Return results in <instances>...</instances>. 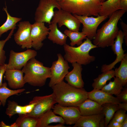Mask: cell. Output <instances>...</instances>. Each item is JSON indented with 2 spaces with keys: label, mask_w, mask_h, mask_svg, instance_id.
Wrapping results in <instances>:
<instances>
[{
  "label": "cell",
  "mask_w": 127,
  "mask_h": 127,
  "mask_svg": "<svg viewBox=\"0 0 127 127\" xmlns=\"http://www.w3.org/2000/svg\"><path fill=\"white\" fill-rule=\"evenodd\" d=\"M3 9L7 14V18L5 22L0 27V38L3 34L7 32L8 31L13 29H16V23L22 19L21 18L11 16L8 12L6 5L5 7H4Z\"/></svg>",
  "instance_id": "29"
},
{
  "label": "cell",
  "mask_w": 127,
  "mask_h": 127,
  "mask_svg": "<svg viewBox=\"0 0 127 127\" xmlns=\"http://www.w3.org/2000/svg\"><path fill=\"white\" fill-rule=\"evenodd\" d=\"M49 31V28L45 25L44 22H35L31 24V37L32 47L35 50H39L43 47V42L46 38Z\"/></svg>",
  "instance_id": "13"
},
{
  "label": "cell",
  "mask_w": 127,
  "mask_h": 127,
  "mask_svg": "<svg viewBox=\"0 0 127 127\" xmlns=\"http://www.w3.org/2000/svg\"><path fill=\"white\" fill-rule=\"evenodd\" d=\"M52 109L54 113L60 115L67 125L75 124L81 116L78 107H65L56 104Z\"/></svg>",
  "instance_id": "14"
},
{
  "label": "cell",
  "mask_w": 127,
  "mask_h": 127,
  "mask_svg": "<svg viewBox=\"0 0 127 127\" xmlns=\"http://www.w3.org/2000/svg\"><path fill=\"white\" fill-rule=\"evenodd\" d=\"M57 24L55 23L49 24L48 38L54 44L63 46L66 44L67 37L59 29Z\"/></svg>",
  "instance_id": "22"
},
{
  "label": "cell",
  "mask_w": 127,
  "mask_h": 127,
  "mask_svg": "<svg viewBox=\"0 0 127 127\" xmlns=\"http://www.w3.org/2000/svg\"><path fill=\"white\" fill-rule=\"evenodd\" d=\"M51 87L57 103L62 106L78 107L88 99L87 92L83 88L74 87L64 80Z\"/></svg>",
  "instance_id": "1"
},
{
  "label": "cell",
  "mask_w": 127,
  "mask_h": 127,
  "mask_svg": "<svg viewBox=\"0 0 127 127\" xmlns=\"http://www.w3.org/2000/svg\"><path fill=\"white\" fill-rule=\"evenodd\" d=\"M127 116L126 111L119 109L115 112L112 119L121 124Z\"/></svg>",
  "instance_id": "34"
},
{
  "label": "cell",
  "mask_w": 127,
  "mask_h": 127,
  "mask_svg": "<svg viewBox=\"0 0 127 127\" xmlns=\"http://www.w3.org/2000/svg\"><path fill=\"white\" fill-rule=\"evenodd\" d=\"M120 0H107L102 3L99 15L109 17L115 12L121 10Z\"/></svg>",
  "instance_id": "24"
},
{
  "label": "cell",
  "mask_w": 127,
  "mask_h": 127,
  "mask_svg": "<svg viewBox=\"0 0 127 127\" xmlns=\"http://www.w3.org/2000/svg\"><path fill=\"white\" fill-rule=\"evenodd\" d=\"M105 119L104 117L102 118L100 121L99 127H105Z\"/></svg>",
  "instance_id": "41"
},
{
  "label": "cell",
  "mask_w": 127,
  "mask_h": 127,
  "mask_svg": "<svg viewBox=\"0 0 127 127\" xmlns=\"http://www.w3.org/2000/svg\"><path fill=\"white\" fill-rule=\"evenodd\" d=\"M7 84L6 82L3 83L0 87V101L3 106H5L7 99L10 96L18 95L19 93L24 92L25 90L24 88H20L16 90H12L7 87Z\"/></svg>",
  "instance_id": "28"
},
{
  "label": "cell",
  "mask_w": 127,
  "mask_h": 127,
  "mask_svg": "<svg viewBox=\"0 0 127 127\" xmlns=\"http://www.w3.org/2000/svg\"><path fill=\"white\" fill-rule=\"evenodd\" d=\"M71 64L73 69L66 75L65 79L67 83L74 87L83 88L84 83L82 78V66L76 62Z\"/></svg>",
  "instance_id": "17"
},
{
  "label": "cell",
  "mask_w": 127,
  "mask_h": 127,
  "mask_svg": "<svg viewBox=\"0 0 127 127\" xmlns=\"http://www.w3.org/2000/svg\"><path fill=\"white\" fill-rule=\"evenodd\" d=\"M99 0L101 3H102L103 2H104V1H105L106 0Z\"/></svg>",
  "instance_id": "45"
},
{
  "label": "cell",
  "mask_w": 127,
  "mask_h": 127,
  "mask_svg": "<svg viewBox=\"0 0 127 127\" xmlns=\"http://www.w3.org/2000/svg\"><path fill=\"white\" fill-rule=\"evenodd\" d=\"M0 127H11L10 125H7L3 121H2L0 122Z\"/></svg>",
  "instance_id": "44"
},
{
  "label": "cell",
  "mask_w": 127,
  "mask_h": 127,
  "mask_svg": "<svg viewBox=\"0 0 127 127\" xmlns=\"http://www.w3.org/2000/svg\"><path fill=\"white\" fill-rule=\"evenodd\" d=\"M23 73L21 70L7 69L4 73V78L11 88L20 89L24 86Z\"/></svg>",
  "instance_id": "16"
},
{
  "label": "cell",
  "mask_w": 127,
  "mask_h": 127,
  "mask_svg": "<svg viewBox=\"0 0 127 127\" xmlns=\"http://www.w3.org/2000/svg\"><path fill=\"white\" fill-rule=\"evenodd\" d=\"M12 1H13L14 0H12Z\"/></svg>",
  "instance_id": "48"
},
{
  "label": "cell",
  "mask_w": 127,
  "mask_h": 127,
  "mask_svg": "<svg viewBox=\"0 0 127 127\" xmlns=\"http://www.w3.org/2000/svg\"><path fill=\"white\" fill-rule=\"evenodd\" d=\"M115 77L114 70L112 69L102 72L93 79L92 86L94 89L101 90L105 85L107 81L110 80Z\"/></svg>",
  "instance_id": "25"
},
{
  "label": "cell",
  "mask_w": 127,
  "mask_h": 127,
  "mask_svg": "<svg viewBox=\"0 0 127 127\" xmlns=\"http://www.w3.org/2000/svg\"><path fill=\"white\" fill-rule=\"evenodd\" d=\"M121 127H127V116L121 123Z\"/></svg>",
  "instance_id": "42"
},
{
  "label": "cell",
  "mask_w": 127,
  "mask_h": 127,
  "mask_svg": "<svg viewBox=\"0 0 127 127\" xmlns=\"http://www.w3.org/2000/svg\"><path fill=\"white\" fill-rule=\"evenodd\" d=\"M37 55L36 51L31 49L20 52L11 50L7 68L21 70L30 60L35 58Z\"/></svg>",
  "instance_id": "11"
},
{
  "label": "cell",
  "mask_w": 127,
  "mask_h": 127,
  "mask_svg": "<svg viewBox=\"0 0 127 127\" xmlns=\"http://www.w3.org/2000/svg\"><path fill=\"white\" fill-rule=\"evenodd\" d=\"M21 70L24 74L25 83L33 86H43L47 79L51 77L50 68L44 66L43 63L35 58L30 60Z\"/></svg>",
  "instance_id": "3"
},
{
  "label": "cell",
  "mask_w": 127,
  "mask_h": 127,
  "mask_svg": "<svg viewBox=\"0 0 127 127\" xmlns=\"http://www.w3.org/2000/svg\"><path fill=\"white\" fill-rule=\"evenodd\" d=\"M55 8L61 9L58 2L55 0H40L35 12V22L50 24Z\"/></svg>",
  "instance_id": "6"
},
{
  "label": "cell",
  "mask_w": 127,
  "mask_h": 127,
  "mask_svg": "<svg viewBox=\"0 0 127 127\" xmlns=\"http://www.w3.org/2000/svg\"><path fill=\"white\" fill-rule=\"evenodd\" d=\"M35 102L36 104L32 111L26 115L38 118L48 111L52 109L57 103L53 94L44 96L34 97L29 103Z\"/></svg>",
  "instance_id": "8"
},
{
  "label": "cell",
  "mask_w": 127,
  "mask_h": 127,
  "mask_svg": "<svg viewBox=\"0 0 127 127\" xmlns=\"http://www.w3.org/2000/svg\"><path fill=\"white\" fill-rule=\"evenodd\" d=\"M113 81H110L109 83L105 85L101 90L109 94L119 95L123 89V84L121 80L118 78L114 77Z\"/></svg>",
  "instance_id": "27"
},
{
  "label": "cell",
  "mask_w": 127,
  "mask_h": 127,
  "mask_svg": "<svg viewBox=\"0 0 127 127\" xmlns=\"http://www.w3.org/2000/svg\"><path fill=\"white\" fill-rule=\"evenodd\" d=\"M104 117L102 113L86 116H81L73 127H99L101 119Z\"/></svg>",
  "instance_id": "21"
},
{
  "label": "cell",
  "mask_w": 127,
  "mask_h": 127,
  "mask_svg": "<svg viewBox=\"0 0 127 127\" xmlns=\"http://www.w3.org/2000/svg\"><path fill=\"white\" fill-rule=\"evenodd\" d=\"M57 60L52 62L50 67L51 77L48 86L51 87L64 80L70 68L68 62L61 54H57Z\"/></svg>",
  "instance_id": "7"
},
{
  "label": "cell",
  "mask_w": 127,
  "mask_h": 127,
  "mask_svg": "<svg viewBox=\"0 0 127 127\" xmlns=\"http://www.w3.org/2000/svg\"><path fill=\"white\" fill-rule=\"evenodd\" d=\"M35 104L36 103L34 102L22 106L15 101L9 100L8 101L5 113L10 118L16 114H26L32 111Z\"/></svg>",
  "instance_id": "20"
},
{
  "label": "cell",
  "mask_w": 127,
  "mask_h": 127,
  "mask_svg": "<svg viewBox=\"0 0 127 127\" xmlns=\"http://www.w3.org/2000/svg\"><path fill=\"white\" fill-rule=\"evenodd\" d=\"M16 121L10 125L11 127H36L38 118L26 114H18Z\"/></svg>",
  "instance_id": "26"
},
{
  "label": "cell",
  "mask_w": 127,
  "mask_h": 127,
  "mask_svg": "<svg viewBox=\"0 0 127 127\" xmlns=\"http://www.w3.org/2000/svg\"><path fill=\"white\" fill-rule=\"evenodd\" d=\"M64 124L61 123L59 124L54 125H48L47 127H65L66 126L64 125Z\"/></svg>",
  "instance_id": "43"
},
{
  "label": "cell",
  "mask_w": 127,
  "mask_h": 127,
  "mask_svg": "<svg viewBox=\"0 0 127 127\" xmlns=\"http://www.w3.org/2000/svg\"><path fill=\"white\" fill-rule=\"evenodd\" d=\"M51 23H57L59 27L64 25L71 31L79 30L81 23L79 20L71 13L62 9L55 11Z\"/></svg>",
  "instance_id": "10"
},
{
  "label": "cell",
  "mask_w": 127,
  "mask_h": 127,
  "mask_svg": "<svg viewBox=\"0 0 127 127\" xmlns=\"http://www.w3.org/2000/svg\"><path fill=\"white\" fill-rule=\"evenodd\" d=\"M119 67L114 70L115 77L119 78L122 82L123 86L127 82V54L125 55L122 60Z\"/></svg>",
  "instance_id": "30"
},
{
  "label": "cell",
  "mask_w": 127,
  "mask_h": 127,
  "mask_svg": "<svg viewBox=\"0 0 127 127\" xmlns=\"http://www.w3.org/2000/svg\"><path fill=\"white\" fill-rule=\"evenodd\" d=\"M119 107V109H122L127 111V103H120L118 104Z\"/></svg>",
  "instance_id": "40"
},
{
  "label": "cell",
  "mask_w": 127,
  "mask_h": 127,
  "mask_svg": "<svg viewBox=\"0 0 127 127\" xmlns=\"http://www.w3.org/2000/svg\"><path fill=\"white\" fill-rule=\"evenodd\" d=\"M120 24L123 30V32L124 36V39L126 45H127V25L123 21L121 20Z\"/></svg>",
  "instance_id": "36"
},
{
  "label": "cell",
  "mask_w": 127,
  "mask_h": 127,
  "mask_svg": "<svg viewBox=\"0 0 127 127\" xmlns=\"http://www.w3.org/2000/svg\"><path fill=\"white\" fill-rule=\"evenodd\" d=\"M102 105V113L104 115L105 119V127H107L115 112L119 109L118 104L117 103H107Z\"/></svg>",
  "instance_id": "31"
},
{
  "label": "cell",
  "mask_w": 127,
  "mask_h": 127,
  "mask_svg": "<svg viewBox=\"0 0 127 127\" xmlns=\"http://www.w3.org/2000/svg\"><path fill=\"white\" fill-rule=\"evenodd\" d=\"M73 15L83 25L81 32L91 40L95 38L99 25L108 17L106 16L99 15L96 17Z\"/></svg>",
  "instance_id": "9"
},
{
  "label": "cell",
  "mask_w": 127,
  "mask_h": 127,
  "mask_svg": "<svg viewBox=\"0 0 127 127\" xmlns=\"http://www.w3.org/2000/svg\"><path fill=\"white\" fill-rule=\"evenodd\" d=\"M87 93L88 98L97 102L101 105L107 103L119 104L121 103L117 97H115L101 90L93 89Z\"/></svg>",
  "instance_id": "18"
},
{
  "label": "cell",
  "mask_w": 127,
  "mask_h": 127,
  "mask_svg": "<svg viewBox=\"0 0 127 127\" xmlns=\"http://www.w3.org/2000/svg\"><path fill=\"white\" fill-rule=\"evenodd\" d=\"M126 12L121 9L114 12L109 17L108 20L97 30L93 39V44L98 47L102 48L111 46L119 30L118 22Z\"/></svg>",
  "instance_id": "2"
},
{
  "label": "cell",
  "mask_w": 127,
  "mask_h": 127,
  "mask_svg": "<svg viewBox=\"0 0 127 127\" xmlns=\"http://www.w3.org/2000/svg\"><path fill=\"white\" fill-rule=\"evenodd\" d=\"M7 64H5L3 65L0 66V87L2 84V79L3 75L7 69Z\"/></svg>",
  "instance_id": "37"
},
{
  "label": "cell",
  "mask_w": 127,
  "mask_h": 127,
  "mask_svg": "<svg viewBox=\"0 0 127 127\" xmlns=\"http://www.w3.org/2000/svg\"><path fill=\"white\" fill-rule=\"evenodd\" d=\"M2 105L1 103V102L0 101V107H1V105Z\"/></svg>",
  "instance_id": "46"
},
{
  "label": "cell",
  "mask_w": 127,
  "mask_h": 127,
  "mask_svg": "<svg viewBox=\"0 0 127 127\" xmlns=\"http://www.w3.org/2000/svg\"><path fill=\"white\" fill-rule=\"evenodd\" d=\"M31 25L28 21L20 22L18 25V29L14 34L15 42L22 49H29L32 47L31 37Z\"/></svg>",
  "instance_id": "12"
},
{
  "label": "cell",
  "mask_w": 127,
  "mask_h": 127,
  "mask_svg": "<svg viewBox=\"0 0 127 127\" xmlns=\"http://www.w3.org/2000/svg\"><path fill=\"white\" fill-rule=\"evenodd\" d=\"M81 116H86L102 113L103 106L88 98L78 107Z\"/></svg>",
  "instance_id": "19"
},
{
  "label": "cell",
  "mask_w": 127,
  "mask_h": 127,
  "mask_svg": "<svg viewBox=\"0 0 127 127\" xmlns=\"http://www.w3.org/2000/svg\"><path fill=\"white\" fill-rule=\"evenodd\" d=\"M116 96L121 103H127V88L123 89L120 94Z\"/></svg>",
  "instance_id": "35"
},
{
  "label": "cell",
  "mask_w": 127,
  "mask_h": 127,
  "mask_svg": "<svg viewBox=\"0 0 127 127\" xmlns=\"http://www.w3.org/2000/svg\"><path fill=\"white\" fill-rule=\"evenodd\" d=\"M55 0L58 2H59L60 0Z\"/></svg>",
  "instance_id": "47"
},
{
  "label": "cell",
  "mask_w": 127,
  "mask_h": 127,
  "mask_svg": "<svg viewBox=\"0 0 127 127\" xmlns=\"http://www.w3.org/2000/svg\"><path fill=\"white\" fill-rule=\"evenodd\" d=\"M15 29L11 30L7 38L4 40H0V66L5 64L6 57L5 55V52L3 48L6 42L11 38Z\"/></svg>",
  "instance_id": "33"
},
{
  "label": "cell",
  "mask_w": 127,
  "mask_h": 127,
  "mask_svg": "<svg viewBox=\"0 0 127 127\" xmlns=\"http://www.w3.org/2000/svg\"><path fill=\"white\" fill-rule=\"evenodd\" d=\"M64 33L69 38L71 41L70 45L71 46L76 45L78 46L79 45L83 42V40L87 38L85 35L79 31H72L66 29L64 30Z\"/></svg>",
  "instance_id": "32"
},
{
  "label": "cell",
  "mask_w": 127,
  "mask_h": 127,
  "mask_svg": "<svg viewBox=\"0 0 127 127\" xmlns=\"http://www.w3.org/2000/svg\"><path fill=\"white\" fill-rule=\"evenodd\" d=\"M63 46L65 53L64 57L68 62H76L81 65H86L95 60V57L90 55L89 52L92 49L98 47L87 38L78 47L71 46L66 44Z\"/></svg>",
  "instance_id": "4"
},
{
  "label": "cell",
  "mask_w": 127,
  "mask_h": 127,
  "mask_svg": "<svg viewBox=\"0 0 127 127\" xmlns=\"http://www.w3.org/2000/svg\"><path fill=\"white\" fill-rule=\"evenodd\" d=\"M109 122L107 127H121V124L115 120L112 119Z\"/></svg>",
  "instance_id": "38"
},
{
  "label": "cell",
  "mask_w": 127,
  "mask_h": 127,
  "mask_svg": "<svg viewBox=\"0 0 127 127\" xmlns=\"http://www.w3.org/2000/svg\"><path fill=\"white\" fill-rule=\"evenodd\" d=\"M61 9L73 15L97 16L102 3L98 0H60L58 2Z\"/></svg>",
  "instance_id": "5"
},
{
  "label": "cell",
  "mask_w": 127,
  "mask_h": 127,
  "mask_svg": "<svg viewBox=\"0 0 127 127\" xmlns=\"http://www.w3.org/2000/svg\"><path fill=\"white\" fill-rule=\"evenodd\" d=\"M120 6L121 9L127 11V0H120Z\"/></svg>",
  "instance_id": "39"
},
{
  "label": "cell",
  "mask_w": 127,
  "mask_h": 127,
  "mask_svg": "<svg viewBox=\"0 0 127 127\" xmlns=\"http://www.w3.org/2000/svg\"><path fill=\"white\" fill-rule=\"evenodd\" d=\"M124 37L123 31L121 30H119L114 42L111 46L112 50L116 55V58L113 62L109 64L103 65L101 69L102 72L106 71L114 68L115 65L121 62L124 57L125 54L124 53L125 51L122 48Z\"/></svg>",
  "instance_id": "15"
},
{
  "label": "cell",
  "mask_w": 127,
  "mask_h": 127,
  "mask_svg": "<svg viewBox=\"0 0 127 127\" xmlns=\"http://www.w3.org/2000/svg\"><path fill=\"white\" fill-rule=\"evenodd\" d=\"M65 123L63 118L57 116L51 109L49 110L38 118L36 127H47L52 123Z\"/></svg>",
  "instance_id": "23"
}]
</instances>
